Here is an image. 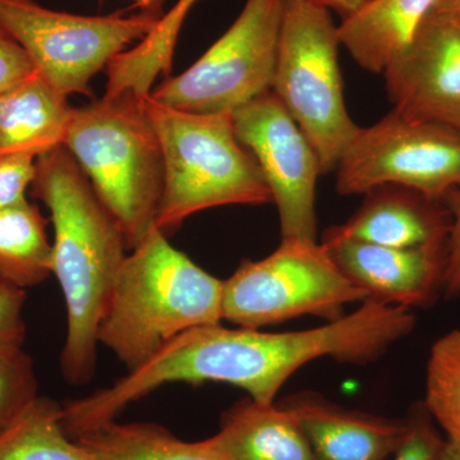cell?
Instances as JSON below:
<instances>
[{"instance_id": "9c48e42d", "label": "cell", "mask_w": 460, "mask_h": 460, "mask_svg": "<svg viewBox=\"0 0 460 460\" xmlns=\"http://www.w3.org/2000/svg\"><path fill=\"white\" fill-rule=\"evenodd\" d=\"M335 172L339 195H365L395 184L444 201L460 190V131L392 111L361 127Z\"/></svg>"}, {"instance_id": "4dcf8cb0", "label": "cell", "mask_w": 460, "mask_h": 460, "mask_svg": "<svg viewBox=\"0 0 460 460\" xmlns=\"http://www.w3.org/2000/svg\"><path fill=\"white\" fill-rule=\"evenodd\" d=\"M133 8H138V12L150 14V16L162 18L165 13L164 5L166 0H131Z\"/></svg>"}, {"instance_id": "f1b7e54d", "label": "cell", "mask_w": 460, "mask_h": 460, "mask_svg": "<svg viewBox=\"0 0 460 460\" xmlns=\"http://www.w3.org/2000/svg\"><path fill=\"white\" fill-rule=\"evenodd\" d=\"M317 2L329 11L338 13L343 21L358 13L366 5L370 4L372 0H317Z\"/></svg>"}, {"instance_id": "9a60e30c", "label": "cell", "mask_w": 460, "mask_h": 460, "mask_svg": "<svg viewBox=\"0 0 460 460\" xmlns=\"http://www.w3.org/2000/svg\"><path fill=\"white\" fill-rule=\"evenodd\" d=\"M202 443L222 460H314L295 416L280 404L253 399L224 411L217 434Z\"/></svg>"}, {"instance_id": "2e32d148", "label": "cell", "mask_w": 460, "mask_h": 460, "mask_svg": "<svg viewBox=\"0 0 460 460\" xmlns=\"http://www.w3.org/2000/svg\"><path fill=\"white\" fill-rule=\"evenodd\" d=\"M74 111L68 96L36 69L22 83L0 93V155L39 157L60 146Z\"/></svg>"}, {"instance_id": "3957f363", "label": "cell", "mask_w": 460, "mask_h": 460, "mask_svg": "<svg viewBox=\"0 0 460 460\" xmlns=\"http://www.w3.org/2000/svg\"><path fill=\"white\" fill-rule=\"evenodd\" d=\"M145 99L124 91L75 108L63 142L122 229L128 250L155 228L164 187L162 146Z\"/></svg>"}, {"instance_id": "cb8c5ba5", "label": "cell", "mask_w": 460, "mask_h": 460, "mask_svg": "<svg viewBox=\"0 0 460 460\" xmlns=\"http://www.w3.org/2000/svg\"><path fill=\"white\" fill-rule=\"evenodd\" d=\"M408 431L393 460H441L447 438L438 431L423 401L414 402L407 416Z\"/></svg>"}, {"instance_id": "4316f807", "label": "cell", "mask_w": 460, "mask_h": 460, "mask_svg": "<svg viewBox=\"0 0 460 460\" xmlns=\"http://www.w3.org/2000/svg\"><path fill=\"white\" fill-rule=\"evenodd\" d=\"M35 71L23 48L0 27V93L22 83Z\"/></svg>"}, {"instance_id": "7c38bea8", "label": "cell", "mask_w": 460, "mask_h": 460, "mask_svg": "<svg viewBox=\"0 0 460 460\" xmlns=\"http://www.w3.org/2000/svg\"><path fill=\"white\" fill-rule=\"evenodd\" d=\"M321 244L366 299L411 310L431 305L444 290L447 243L380 246L348 237L335 226L323 232Z\"/></svg>"}, {"instance_id": "8992f818", "label": "cell", "mask_w": 460, "mask_h": 460, "mask_svg": "<svg viewBox=\"0 0 460 460\" xmlns=\"http://www.w3.org/2000/svg\"><path fill=\"white\" fill-rule=\"evenodd\" d=\"M366 301L313 239L283 238L280 246L259 261H244L224 280L223 320L239 328L260 329L313 314L341 319L343 307Z\"/></svg>"}, {"instance_id": "277c9868", "label": "cell", "mask_w": 460, "mask_h": 460, "mask_svg": "<svg viewBox=\"0 0 460 460\" xmlns=\"http://www.w3.org/2000/svg\"><path fill=\"white\" fill-rule=\"evenodd\" d=\"M145 107L164 160L157 229L168 235L190 215L219 206L272 204L261 169L235 135L230 111L187 113L151 96Z\"/></svg>"}, {"instance_id": "d4e9b609", "label": "cell", "mask_w": 460, "mask_h": 460, "mask_svg": "<svg viewBox=\"0 0 460 460\" xmlns=\"http://www.w3.org/2000/svg\"><path fill=\"white\" fill-rule=\"evenodd\" d=\"M36 159L29 154L0 155V210L26 199L35 180Z\"/></svg>"}, {"instance_id": "f546056e", "label": "cell", "mask_w": 460, "mask_h": 460, "mask_svg": "<svg viewBox=\"0 0 460 460\" xmlns=\"http://www.w3.org/2000/svg\"><path fill=\"white\" fill-rule=\"evenodd\" d=\"M432 11L460 25V0H436Z\"/></svg>"}, {"instance_id": "ffe728a7", "label": "cell", "mask_w": 460, "mask_h": 460, "mask_svg": "<svg viewBox=\"0 0 460 460\" xmlns=\"http://www.w3.org/2000/svg\"><path fill=\"white\" fill-rule=\"evenodd\" d=\"M75 440L95 460H222L202 440L187 443L156 423L111 420Z\"/></svg>"}, {"instance_id": "8fae6325", "label": "cell", "mask_w": 460, "mask_h": 460, "mask_svg": "<svg viewBox=\"0 0 460 460\" xmlns=\"http://www.w3.org/2000/svg\"><path fill=\"white\" fill-rule=\"evenodd\" d=\"M383 75L393 111L460 131L458 23L431 11Z\"/></svg>"}, {"instance_id": "ba28073f", "label": "cell", "mask_w": 460, "mask_h": 460, "mask_svg": "<svg viewBox=\"0 0 460 460\" xmlns=\"http://www.w3.org/2000/svg\"><path fill=\"white\" fill-rule=\"evenodd\" d=\"M159 20L142 12L78 16L51 11L33 0H0V27L66 96H91V80L129 45L144 40Z\"/></svg>"}, {"instance_id": "7a4b0ae2", "label": "cell", "mask_w": 460, "mask_h": 460, "mask_svg": "<svg viewBox=\"0 0 460 460\" xmlns=\"http://www.w3.org/2000/svg\"><path fill=\"white\" fill-rule=\"evenodd\" d=\"M224 281L153 228L127 255L100 321L99 344L136 370L181 332L223 320Z\"/></svg>"}, {"instance_id": "5b68a950", "label": "cell", "mask_w": 460, "mask_h": 460, "mask_svg": "<svg viewBox=\"0 0 460 460\" xmlns=\"http://www.w3.org/2000/svg\"><path fill=\"white\" fill-rule=\"evenodd\" d=\"M338 26L317 0H284L272 93L304 131L323 174L335 172L361 127L345 107Z\"/></svg>"}, {"instance_id": "603a6c76", "label": "cell", "mask_w": 460, "mask_h": 460, "mask_svg": "<svg viewBox=\"0 0 460 460\" xmlns=\"http://www.w3.org/2000/svg\"><path fill=\"white\" fill-rule=\"evenodd\" d=\"M38 398L31 357L22 345L0 343V431Z\"/></svg>"}, {"instance_id": "30bf717a", "label": "cell", "mask_w": 460, "mask_h": 460, "mask_svg": "<svg viewBox=\"0 0 460 460\" xmlns=\"http://www.w3.org/2000/svg\"><path fill=\"white\" fill-rule=\"evenodd\" d=\"M232 118L271 190L283 238L317 241L314 204L323 172L310 140L272 91L235 109Z\"/></svg>"}, {"instance_id": "4fadbf2b", "label": "cell", "mask_w": 460, "mask_h": 460, "mask_svg": "<svg viewBox=\"0 0 460 460\" xmlns=\"http://www.w3.org/2000/svg\"><path fill=\"white\" fill-rule=\"evenodd\" d=\"M295 416L314 460H386L408 431L407 419L349 410L319 393H296L279 402Z\"/></svg>"}, {"instance_id": "5bb4252c", "label": "cell", "mask_w": 460, "mask_h": 460, "mask_svg": "<svg viewBox=\"0 0 460 460\" xmlns=\"http://www.w3.org/2000/svg\"><path fill=\"white\" fill-rule=\"evenodd\" d=\"M365 195L361 208L338 226L348 237L395 248L447 243L452 215L445 201L395 184L378 186Z\"/></svg>"}, {"instance_id": "52a82bcc", "label": "cell", "mask_w": 460, "mask_h": 460, "mask_svg": "<svg viewBox=\"0 0 460 460\" xmlns=\"http://www.w3.org/2000/svg\"><path fill=\"white\" fill-rule=\"evenodd\" d=\"M284 0H247L222 38L150 96L165 107L196 114L234 111L269 93L274 83Z\"/></svg>"}, {"instance_id": "ac0fdd59", "label": "cell", "mask_w": 460, "mask_h": 460, "mask_svg": "<svg viewBox=\"0 0 460 460\" xmlns=\"http://www.w3.org/2000/svg\"><path fill=\"white\" fill-rule=\"evenodd\" d=\"M48 222L27 199L0 210V279L25 289L49 278L53 244Z\"/></svg>"}, {"instance_id": "44dd1931", "label": "cell", "mask_w": 460, "mask_h": 460, "mask_svg": "<svg viewBox=\"0 0 460 460\" xmlns=\"http://www.w3.org/2000/svg\"><path fill=\"white\" fill-rule=\"evenodd\" d=\"M0 460H95L66 434L62 405L38 398L0 431Z\"/></svg>"}, {"instance_id": "d6986e66", "label": "cell", "mask_w": 460, "mask_h": 460, "mask_svg": "<svg viewBox=\"0 0 460 460\" xmlns=\"http://www.w3.org/2000/svg\"><path fill=\"white\" fill-rule=\"evenodd\" d=\"M199 0H178L165 12L155 29L132 49L124 50L109 63L107 72L108 95L131 91L138 98H147L160 75L168 78L172 71L175 45L181 26L190 9Z\"/></svg>"}, {"instance_id": "83f0119b", "label": "cell", "mask_w": 460, "mask_h": 460, "mask_svg": "<svg viewBox=\"0 0 460 460\" xmlns=\"http://www.w3.org/2000/svg\"><path fill=\"white\" fill-rule=\"evenodd\" d=\"M444 201L452 215V226L447 238L443 292L447 296H458L460 295V190H454Z\"/></svg>"}, {"instance_id": "e0dca14e", "label": "cell", "mask_w": 460, "mask_h": 460, "mask_svg": "<svg viewBox=\"0 0 460 460\" xmlns=\"http://www.w3.org/2000/svg\"><path fill=\"white\" fill-rule=\"evenodd\" d=\"M436 0H372L338 25L339 40L354 62L371 74L384 69L410 44Z\"/></svg>"}, {"instance_id": "484cf974", "label": "cell", "mask_w": 460, "mask_h": 460, "mask_svg": "<svg viewBox=\"0 0 460 460\" xmlns=\"http://www.w3.org/2000/svg\"><path fill=\"white\" fill-rule=\"evenodd\" d=\"M26 292L0 279V343L22 345L26 337Z\"/></svg>"}, {"instance_id": "1f68e13d", "label": "cell", "mask_w": 460, "mask_h": 460, "mask_svg": "<svg viewBox=\"0 0 460 460\" xmlns=\"http://www.w3.org/2000/svg\"><path fill=\"white\" fill-rule=\"evenodd\" d=\"M441 460H460V440L447 438Z\"/></svg>"}, {"instance_id": "7402d4cb", "label": "cell", "mask_w": 460, "mask_h": 460, "mask_svg": "<svg viewBox=\"0 0 460 460\" xmlns=\"http://www.w3.org/2000/svg\"><path fill=\"white\" fill-rule=\"evenodd\" d=\"M423 402L447 438L460 440V330L432 345Z\"/></svg>"}, {"instance_id": "6da1fadb", "label": "cell", "mask_w": 460, "mask_h": 460, "mask_svg": "<svg viewBox=\"0 0 460 460\" xmlns=\"http://www.w3.org/2000/svg\"><path fill=\"white\" fill-rule=\"evenodd\" d=\"M33 198L49 208L53 266L66 305V337L60 370L66 383L84 385L96 367L100 321L128 250L122 229L63 145L36 159Z\"/></svg>"}]
</instances>
